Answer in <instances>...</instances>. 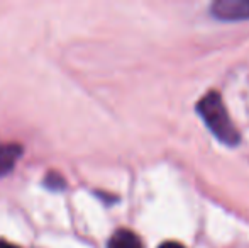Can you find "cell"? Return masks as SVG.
I'll return each mask as SVG.
<instances>
[{
	"mask_svg": "<svg viewBox=\"0 0 249 248\" xmlns=\"http://www.w3.org/2000/svg\"><path fill=\"white\" fill-rule=\"evenodd\" d=\"M197 111L207 128L219 138L224 145L234 146L239 143V133L236 126L231 121V116L227 113L226 106L222 102V97L217 92H209L198 100Z\"/></svg>",
	"mask_w": 249,
	"mask_h": 248,
	"instance_id": "1",
	"label": "cell"
},
{
	"mask_svg": "<svg viewBox=\"0 0 249 248\" xmlns=\"http://www.w3.org/2000/svg\"><path fill=\"white\" fill-rule=\"evenodd\" d=\"M212 16L220 20H249V0H219L212 3Z\"/></svg>",
	"mask_w": 249,
	"mask_h": 248,
	"instance_id": "2",
	"label": "cell"
},
{
	"mask_svg": "<svg viewBox=\"0 0 249 248\" xmlns=\"http://www.w3.org/2000/svg\"><path fill=\"white\" fill-rule=\"evenodd\" d=\"M22 155V146L16 143H0V177L14 169L19 156Z\"/></svg>",
	"mask_w": 249,
	"mask_h": 248,
	"instance_id": "3",
	"label": "cell"
},
{
	"mask_svg": "<svg viewBox=\"0 0 249 248\" xmlns=\"http://www.w3.org/2000/svg\"><path fill=\"white\" fill-rule=\"evenodd\" d=\"M107 248H142V242L131 229H119L110 236Z\"/></svg>",
	"mask_w": 249,
	"mask_h": 248,
	"instance_id": "4",
	"label": "cell"
},
{
	"mask_svg": "<svg viewBox=\"0 0 249 248\" xmlns=\"http://www.w3.org/2000/svg\"><path fill=\"white\" fill-rule=\"evenodd\" d=\"M158 248H185V247L178 242H164V243H161Z\"/></svg>",
	"mask_w": 249,
	"mask_h": 248,
	"instance_id": "5",
	"label": "cell"
},
{
	"mask_svg": "<svg viewBox=\"0 0 249 248\" xmlns=\"http://www.w3.org/2000/svg\"><path fill=\"white\" fill-rule=\"evenodd\" d=\"M0 248H19V247L10 242H5V240H0Z\"/></svg>",
	"mask_w": 249,
	"mask_h": 248,
	"instance_id": "6",
	"label": "cell"
}]
</instances>
